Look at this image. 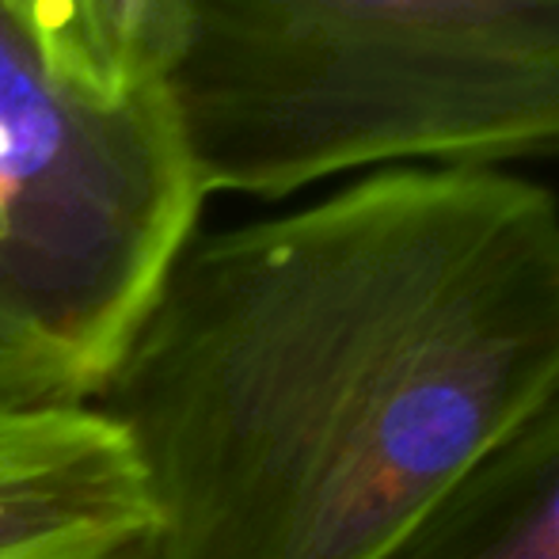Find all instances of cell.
Instances as JSON below:
<instances>
[{"label":"cell","mask_w":559,"mask_h":559,"mask_svg":"<svg viewBox=\"0 0 559 559\" xmlns=\"http://www.w3.org/2000/svg\"><path fill=\"white\" fill-rule=\"evenodd\" d=\"M559 384V199L381 168L194 236L99 404L148 559H392Z\"/></svg>","instance_id":"6da1fadb"},{"label":"cell","mask_w":559,"mask_h":559,"mask_svg":"<svg viewBox=\"0 0 559 559\" xmlns=\"http://www.w3.org/2000/svg\"><path fill=\"white\" fill-rule=\"evenodd\" d=\"M164 92L210 194L559 156V0H176Z\"/></svg>","instance_id":"7a4b0ae2"},{"label":"cell","mask_w":559,"mask_h":559,"mask_svg":"<svg viewBox=\"0 0 559 559\" xmlns=\"http://www.w3.org/2000/svg\"><path fill=\"white\" fill-rule=\"evenodd\" d=\"M202 202L168 92L76 88L0 0V404H99Z\"/></svg>","instance_id":"3957f363"},{"label":"cell","mask_w":559,"mask_h":559,"mask_svg":"<svg viewBox=\"0 0 559 559\" xmlns=\"http://www.w3.org/2000/svg\"><path fill=\"white\" fill-rule=\"evenodd\" d=\"M156 507L104 404H0V559H148Z\"/></svg>","instance_id":"277c9868"},{"label":"cell","mask_w":559,"mask_h":559,"mask_svg":"<svg viewBox=\"0 0 559 559\" xmlns=\"http://www.w3.org/2000/svg\"><path fill=\"white\" fill-rule=\"evenodd\" d=\"M392 559H559V384Z\"/></svg>","instance_id":"5b68a950"},{"label":"cell","mask_w":559,"mask_h":559,"mask_svg":"<svg viewBox=\"0 0 559 559\" xmlns=\"http://www.w3.org/2000/svg\"><path fill=\"white\" fill-rule=\"evenodd\" d=\"M53 66L84 92L164 88L179 46L176 0H27Z\"/></svg>","instance_id":"8992f818"}]
</instances>
